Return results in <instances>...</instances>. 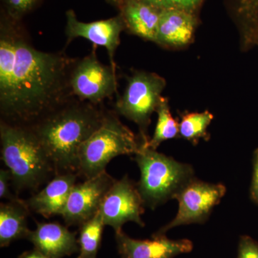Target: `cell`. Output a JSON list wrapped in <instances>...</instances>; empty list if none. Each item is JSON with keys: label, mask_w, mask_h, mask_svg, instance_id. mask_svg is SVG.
<instances>
[{"label": "cell", "mask_w": 258, "mask_h": 258, "mask_svg": "<svg viewBox=\"0 0 258 258\" xmlns=\"http://www.w3.org/2000/svg\"><path fill=\"white\" fill-rule=\"evenodd\" d=\"M74 60L37 50L22 20L0 10V120L29 126L73 98Z\"/></svg>", "instance_id": "6da1fadb"}, {"label": "cell", "mask_w": 258, "mask_h": 258, "mask_svg": "<svg viewBox=\"0 0 258 258\" xmlns=\"http://www.w3.org/2000/svg\"><path fill=\"white\" fill-rule=\"evenodd\" d=\"M106 113L103 105L73 97L29 125L50 159L55 175L77 173L80 147L101 126Z\"/></svg>", "instance_id": "7a4b0ae2"}, {"label": "cell", "mask_w": 258, "mask_h": 258, "mask_svg": "<svg viewBox=\"0 0 258 258\" xmlns=\"http://www.w3.org/2000/svg\"><path fill=\"white\" fill-rule=\"evenodd\" d=\"M1 159L10 171L17 193L35 191L55 176V171L36 135L28 125L0 120Z\"/></svg>", "instance_id": "3957f363"}, {"label": "cell", "mask_w": 258, "mask_h": 258, "mask_svg": "<svg viewBox=\"0 0 258 258\" xmlns=\"http://www.w3.org/2000/svg\"><path fill=\"white\" fill-rule=\"evenodd\" d=\"M134 159L141 174L137 188L145 207L152 210L174 200L195 178V171L189 164L179 162L144 145Z\"/></svg>", "instance_id": "277c9868"}, {"label": "cell", "mask_w": 258, "mask_h": 258, "mask_svg": "<svg viewBox=\"0 0 258 258\" xmlns=\"http://www.w3.org/2000/svg\"><path fill=\"white\" fill-rule=\"evenodd\" d=\"M143 144L123 124L115 111L106 110L103 123L81 145L78 153L79 176L89 179L106 171L108 163L122 155H135Z\"/></svg>", "instance_id": "5b68a950"}, {"label": "cell", "mask_w": 258, "mask_h": 258, "mask_svg": "<svg viewBox=\"0 0 258 258\" xmlns=\"http://www.w3.org/2000/svg\"><path fill=\"white\" fill-rule=\"evenodd\" d=\"M126 81L123 94L115 101L114 111L137 125L139 137L146 145L150 139L151 118L162 98L166 80L155 73L135 71Z\"/></svg>", "instance_id": "8992f818"}, {"label": "cell", "mask_w": 258, "mask_h": 258, "mask_svg": "<svg viewBox=\"0 0 258 258\" xmlns=\"http://www.w3.org/2000/svg\"><path fill=\"white\" fill-rule=\"evenodd\" d=\"M71 94L82 101L102 106L117 93L116 69L102 63L92 52L82 58H75L69 76Z\"/></svg>", "instance_id": "52a82bcc"}, {"label": "cell", "mask_w": 258, "mask_h": 258, "mask_svg": "<svg viewBox=\"0 0 258 258\" xmlns=\"http://www.w3.org/2000/svg\"><path fill=\"white\" fill-rule=\"evenodd\" d=\"M226 191L225 185L205 182L195 178L174 198L179 203L176 217L155 235H164L179 226L204 223L214 208L221 202Z\"/></svg>", "instance_id": "ba28073f"}, {"label": "cell", "mask_w": 258, "mask_h": 258, "mask_svg": "<svg viewBox=\"0 0 258 258\" xmlns=\"http://www.w3.org/2000/svg\"><path fill=\"white\" fill-rule=\"evenodd\" d=\"M144 207L137 184L125 175L121 179L115 180L105 195L98 213L105 226L113 227L117 233L121 232L122 227L128 222L144 227L142 218Z\"/></svg>", "instance_id": "9c48e42d"}, {"label": "cell", "mask_w": 258, "mask_h": 258, "mask_svg": "<svg viewBox=\"0 0 258 258\" xmlns=\"http://www.w3.org/2000/svg\"><path fill=\"white\" fill-rule=\"evenodd\" d=\"M115 180L105 171L83 182L76 183L61 214L66 225L80 227L96 216L105 195Z\"/></svg>", "instance_id": "30bf717a"}, {"label": "cell", "mask_w": 258, "mask_h": 258, "mask_svg": "<svg viewBox=\"0 0 258 258\" xmlns=\"http://www.w3.org/2000/svg\"><path fill=\"white\" fill-rule=\"evenodd\" d=\"M66 24L64 28L67 45L75 39L82 37L91 42L94 46L106 49L109 56L111 66L116 69L114 61L115 51L119 46L120 34L125 30L124 23L121 15L84 23L77 18L74 10H69L66 13Z\"/></svg>", "instance_id": "8fae6325"}, {"label": "cell", "mask_w": 258, "mask_h": 258, "mask_svg": "<svg viewBox=\"0 0 258 258\" xmlns=\"http://www.w3.org/2000/svg\"><path fill=\"white\" fill-rule=\"evenodd\" d=\"M115 240L121 258H172L193 249L189 240H169L164 235H154L152 240H137L121 231L115 233Z\"/></svg>", "instance_id": "7c38bea8"}, {"label": "cell", "mask_w": 258, "mask_h": 258, "mask_svg": "<svg viewBox=\"0 0 258 258\" xmlns=\"http://www.w3.org/2000/svg\"><path fill=\"white\" fill-rule=\"evenodd\" d=\"M199 25V15L181 9L161 11L154 43L166 48H181L192 42Z\"/></svg>", "instance_id": "4fadbf2b"}, {"label": "cell", "mask_w": 258, "mask_h": 258, "mask_svg": "<svg viewBox=\"0 0 258 258\" xmlns=\"http://www.w3.org/2000/svg\"><path fill=\"white\" fill-rule=\"evenodd\" d=\"M77 233L67 225L57 222H37L35 230H30L28 240L34 248L50 258H63L79 252Z\"/></svg>", "instance_id": "5bb4252c"}, {"label": "cell", "mask_w": 258, "mask_h": 258, "mask_svg": "<svg viewBox=\"0 0 258 258\" xmlns=\"http://www.w3.org/2000/svg\"><path fill=\"white\" fill-rule=\"evenodd\" d=\"M78 176L75 172L56 174L41 190L26 200L30 211L47 219L61 216Z\"/></svg>", "instance_id": "9a60e30c"}, {"label": "cell", "mask_w": 258, "mask_h": 258, "mask_svg": "<svg viewBox=\"0 0 258 258\" xmlns=\"http://www.w3.org/2000/svg\"><path fill=\"white\" fill-rule=\"evenodd\" d=\"M118 11L125 30L147 41L155 42L162 10L142 0H123Z\"/></svg>", "instance_id": "2e32d148"}, {"label": "cell", "mask_w": 258, "mask_h": 258, "mask_svg": "<svg viewBox=\"0 0 258 258\" xmlns=\"http://www.w3.org/2000/svg\"><path fill=\"white\" fill-rule=\"evenodd\" d=\"M227 11L238 30L242 51L258 44V0H225Z\"/></svg>", "instance_id": "e0dca14e"}, {"label": "cell", "mask_w": 258, "mask_h": 258, "mask_svg": "<svg viewBox=\"0 0 258 258\" xmlns=\"http://www.w3.org/2000/svg\"><path fill=\"white\" fill-rule=\"evenodd\" d=\"M26 200L8 202L0 205V246L5 247L20 239H27L30 214Z\"/></svg>", "instance_id": "ac0fdd59"}, {"label": "cell", "mask_w": 258, "mask_h": 258, "mask_svg": "<svg viewBox=\"0 0 258 258\" xmlns=\"http://www.w3.org/2000/svg\"><path fill=\"white\" fill-rule=\"evenodd\" d=\"M157 121L152 138L144 147L157 150L162 142L179 137V123L171 113L169 101L162 96L157 109Z\"/></svg>", "instance_id": "d6986e66"}, {"label": "cell", "mask_w": 258, "mask_h": 258, "mask_svg": "<svg viewBox=\"0 0 258 258\" xmlns=\"http://www.w3.org/2000/svg\"><path fill=\"white\" fill-rule=\"evenodd\" d=\"M213 119L214 115L209 111L182 113L179 123V137L192 144H198L200 139L209 140L208 128Z\"/></svg>", "instance_id": "ffe728a7"}, {"label": "cell", "mask_w": 258, "mask_h": 258, "mask_svg": "<svg viewBox=\"0 0 258 258\" xmlns=\"http://www.w3.org/2000/svg\"><path fill=\"white\" fill-rule=\"evenodd\" d=\"M104 223L100 214L79 227L78 242L79 255L77 258H96L101 247Z\"/></svg>", "instance_id": "44dd1931"}, {"label": "cell", "mask_w": 258, "mask_h": 258, "mask_svg": "<svg viewBox=\"0 0 258 258\" xmlns=\"http://www.w3.org/2000/svg\"><path fill=\"white\" fill-rule=\"evenodd\" d=\"M40 0H1V10L18 20H23L25 15L36 8Z\"/></svg>", "instance_id": "7402d4cb"}, {"label": "cell", "mask_w": 258, "mask_h": 258, "mask_svg": "<svg viewBox=\"0 0 258 258\" xmlns=\"http://www.w3.org/2000/svg\"><path fill=\"white\" fill-rule=\"evenodd\" d=\"M161 10L181 9L200 14L206 0H142Z\"/></svg>", "instance_id": "603a6c76"}, {"label": "cell", "mask_w": 258, "mask_h": 258, "mask_svg": "<svg viewBox=\"0 0 258 258\" xmlns=\"http://www.w3.org/2000/svg\"><path fill=\"white\" fill-rule=\"evenodd\" d=\"M12 184V176L8 169H2L0 170V198L8 200V202L21 201L19 198L12 192L10 185Z\"/></svg>", "instance_id": "cb8c5ba5"}, {"label": "cell", "mask_w": 258, "mask_h": 258, "mask_svg": "<svg viewBox=\"0 0 258 258\" xmlns=\"http://www.w3.org/2000/svg\"><path fill=\"white\" fill-rule=\"evenodd\" d=\"M238 258H258V244L248 236L241 237Z\"/></svg>", "instance_id": "d4e9b609"}, {"label": "cell", "mask_w": 258, "mask_h": 258, "mask_svg": "<svg viewBox=\"0 0 258 258\" xmlns=\"http://www.w3.org/2000/svg\"><path fill=\"white\" fill-rule=\"evenodd\" d=\"M252 183L250 187V197L252 201L258 205V148L254 150L252 156Z\"/></svg>", "instance_id": "484cf974"}, {"label": "cell", "mask_w": 258, "mask_h": 258, "mask_svg": "<svg viewBox=\"0 0 258 258\" xmlns=\"http://www.w3.org/2000/svg\"><path fill=\"white\" fill-rule=\"evenodd\" d=\"M18 258H50L47 257V255L42 253L40 251L37 250V249L34 248L32 250L26 251L23 252V254H20Z\"/></svg>", "instance_id": "4316f807"}, {"label": "cell", "mask_w": 258, "mask_h": 258, "mask_svg": "<svg viewBox=\"0 0 258 258\" xmlns=\"http://www.w3.org/2000/svg\"><path fill=\"white\" fill-rule=\"evenodd\" d=\"M106 3L118 10L123 0H106Z\"/></svg>", "instance_id": "83f0119b"}, {"label": "cell", "mask_w": 258, "mask_h": 258, "mask_svg": "<svg viewBox=\"0 0 258 258\" xmlns=\"http://www.w3.org/2000/svg\"><path fill=\"white\" fill-rule=\"evenodd\" d=\"M257 47H258V44H257Z\"/></svg>", "instance_id": "f1b7e54d"}]
</instances>
